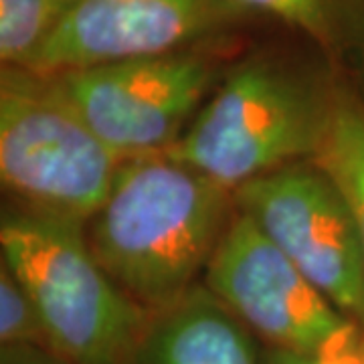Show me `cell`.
I'll list each match as a JSON object with an SVG mask.
<instances>
[{"label": "cell", "mask_w": 364, "mask_h": 364, "mask_svg": "<svg viewBox=\"0 0 364 364\" xmlns=\"http://www.w3.org/2000/svg\"><path fill=\"white\" fill-rule=\"evenodd\" d=\"M344 79L296 35L249 45L164 154L229 191L320 150Z\"/></svg>", "instance_id": "1"}, {"label": "cell", "mask_w": 364, "mask_h": 364, "mask_svg": "<svg viewBox=\"0 0 364 364\" xmlns=\"http://www.w3.org/2000/svg\"><path fill=\"white\" fill-rule=\"evenodd\" d=\"M233 215V191L166 154H150L124 160L85 233L109 279L156 314L200 284Z\"/></svg>", "instance_id": "2"}, {"label": "cell", "mask_w": 364, "mask_h": 364, "mask_svg": "<svg viewBox=\"0 0 364 364\" xmlns=\"http://www.w3.org/2000/svg\"><path fill=\"white\" fill-rule=\"evenodd\" d=\"M0 249L39 312L49 352L67 364H130L152 314L97 263L85 223L4 208Z\"/></svg>", "instance_id": "3"}, {"label": "cell", "mask_w": 364, "mask_h": 364, "mask_svg": "<svg viewBox=\"0 0 364 364\" xmlns=\"http://www.w3.org/2000/svg\"><path fill=\"white\" fill-rule=\"evenodd\" d=\"M122 164L55 79L0 69V181L18 207L87 223Z\"/></svg>", "instance_id": "4"}, {"label": "cell", "mask_w": 364, "mask_h": 364, "mask_svg": "<svg viewBox=\"0 0 364 364\" xmlns=\"http://www.w3.org/2000/svg\"><path fill=\"white\" fill-rule=\"evenodd\" d=\"M249 45L235 35L49 77L119 158L164 154Z\"/></svg>", "instance_id": "5"}, {"label": "cell", "mask_w": 364, "mask_h": 364, "mask_svg": "<svg viewBox=\"0 0 364 364\" xmlns=\"http://www.w3.org/2000/svg\"><path fill=\"white\" fill-rule=\"evenodd\" d=\"M200 282L267 348L310 356L364 350L363 328L237 208Z\"/></svg>", "instance_id": "6"}, {"label": "cell", "mask_w": 364, "mask_h": 364, "mask_svg": "<svg viewBox=\"0 0 364 364\" xmlns=\"http://www.w3.org/2000/svg\"><path fill=\"white\" fill-rule=\"evenodd\" d=\"M235 208L364 330V245L350 205L314 160H298L233 191Z\"/></svg>", "instance_id": "7"}, {"label": "cell", "mask_w": 364, "mask_h": 364, "mask_svg": "<svg viewBox=\"0 0 364 364\" xmlns=\"http://www.w3.org/2000/svg\"><path fill=\"white\" fill-rule=\"evenodd\" d=\"M253 26L233 0H79L25 69L59 75L247 35Z\"/></svg>", "instance_id": "8"}, {"label": "cell", "mask_w": 364, "mask_h": 364, "mask_svg": "<svg viewBox=\"0 0 364 364\" xmlns=\"http://www.w3.org/2000/svg\"><path fill=\"white\" fill-rule=\"evenodd\" d=\"M263 352L261 340L200 282L152 314L130 364H263Z\"/></svg>", "instance_id": "9"}, {"label": "cell", "mask_w": 364, "mask_h": 364, "mask_svg": "<svg viewBox=\"0 0 364 364\" xmlns=\"http://www.w3.org/2000/svg\"><path fill=\"white\" fill-rule=\"evenodd\" d=\"M257 25H277L324 57L364 102V0H233Z\"/></svg>", "instance_id": "10"}, {"label": "cell", "mask_w": 364, "mask_h": 364, "mask_svg": "<svg viewBox=\"0 0 364 364\" xmlns=\"http://www.w3.org/2000/svg\"><path fill=\"white\" fill-rule=\"evenodd\" d=\"M312 160L350 205L364 245V102L346 81L340 85L330 126Z\"/></svg>", "instance_id": "11"}, {"label": "cell", "mask_w": 364, "mask_h": 364, "mask_svg": "<svg viewBox=\"0 0 364 364\" xmlns=\"http://www.w3.org/2000/svg\"><path fill=\"white\" fill-rule=\"evenodd\" d=\"M79 0H0V67L25 69Z\"/></svg>", "instance_id": "12"}, {"label": "cell", "mask_w": 364, "mask_h": 364, "mask_svg": "<svg viewBox=\"0 0 364 364\" xmlns=\"http://www.w3.org/2000/svg\"><path fill=\"white\" fill-rule=\"evenodd\" d=\"M0 346L49 350L33 299L4 263H0Z\"/></svg>", "instance_id": "13"}, {"label": "cell", "mask_w": 364, "mask_h": 364, "mask_svg": "<svg viewBox=\"0 0 364 364\" xmlns=\"http://www.w3.org/2000/svg\"><path fill=\"white\" fill-rule=\"evenodd\" d=\"M263 364H364V350L356 354H344V356H310V354L265 346Z\"/></svg>", "instance_id": "14"}, {"label": "cell", "mask_w": 364, "mask_h": 364, "mask_svg": "<svg viewBox=\"0 0 364 364\" xmlns=\"http://www.w3.org/2000/svg\"><path fill=\"white\" fill-rule=\"evenodd\" d=\"M0 364H67L45 348H2Z\"/></svg>", "instance_id": "15"}]
</instances>
